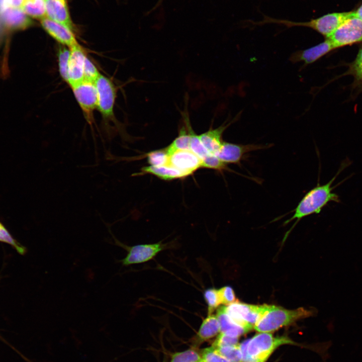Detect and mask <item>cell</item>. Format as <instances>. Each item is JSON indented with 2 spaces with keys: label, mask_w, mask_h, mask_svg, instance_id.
<instances>
[{
  "label": "cell",
  "mask_w": 362,
  "mask_h": 362,
  "mask_svg": "<svg viewBox=\"0 0 362 362\" xmlns=\"http://www.w3.org/2000/svg\"><path fill=\"white\" fill-rule=\"evenodd\" d=\"M349 162V161H348ZM343 161L336 174L327 183L317 186L309 191L302 199L294 210L293 215L285 222L287 224L296 220L294 225L303 218L313 214L319 213L328 203L340 202L339 196L332 191L335 188L332 184L339 173L349 164Z\"/></svg>",
  "instance_id": "1"
},
{
  "label": "cell",
  "mask_w": 362,
  "mask_h": 362,
  "mask_svg": "<svg viewBox=\"0 0 362 362\" xmlns=\"http://www.w3.org/2000/svg\"><path fill=\"white\" fill-rule=\"evenodd\" d=\"M312 312L304 308L287 310L269 305L268 310L258 321L254 329L259 332H270L291 324L301 318L311 315Z\"/></svg>",
  "instance_id": "2"
},
{
  "label": "cell",
  "mask_w": 362,
  "mask_h": 362,
  "mask_svg": "<svg viewBox=\"0 0 362 362\" xmlns=\"http://www.w3.org/2000/svg\"><path fill=\"white\" fill-rule=\"evenodd\" d=\"M292 343L287 337H275L269 332H260L249 339L247 352L242 354V362H265L278 347Z\"/></svg>",
  "instance_id": "3"
},
{
  "label": "cell",
  "mask_w": 362,
  "mask_h": 362,
  "mask_svg": "<svg viewBox=\"0 0 362 362\" xmlns=\"http://www.w3.org/2000/svg\"><path fill=\"white\" fill-rule=\"evenodd\" d=\"M328 39L335 49L362 42V20L353 14Z\"/></svg>",
  "instance_id": "4"
},
{
  "label": "cell",
  "mask_w": 362,
  "mask_h": 362,
  "mask_svg": "<svg viewBox=\"0 0 362 362\" xmlns=\"http://www.w3.org/2000/svg\"><path fill=\"white\" fill-rule=\"evenodd\" d=\"M114 240L116 245L123 248L127 251L125 257L120 261L122 265L125 266L146 262L152 259L167 246L165 244L159 242L128 246L115 238Z\"/></svg>",
  "instance_id": "5"
},
{
  "label": "cell",
  "mask_w": 362,
  "mask_h": 362,
  "mask_svg": "<svg viewBox=\"0 0 362 362\" xmlns=\"http://www.w3.org/2000/svg\"><path fill=\"white\" fill-rule=\"evenodd\" d=\"M95 84L97 92L98 109L105 119L112 118L116 98V89L113 82L100 74Z\"/></svg>",
  "instance_id": "6"
},
{
  "label": "cell",
  "mask_w": 362,
  "mask_h": 362,
  "mask_svg": "<svg viewBox=\"0 0 362 362\" xmlns=\"http://www.w3.org/2000/svg\"><path fill=\"white\" fill-rule=\"evenodd\" d=\"M74 95L86 120L91 122L93 112L97 108V92L95 83L84 80L71 87Z\"/></svg>",
  "instance_id": "7"
},
{
  "label": "cell",
  "mask_w": 362,
  "mask_h": 362,
  "mask_svg": "<svg viewBox=\"0 0 362 362\" xmlns=\"http://www.w3.org/2000/svg\"><path fill=\"white\" fill-rule=\"evenodd\" d=\"M272 144H237L223 141L216 156L225 163L240 164L245 154L270 147Z\"/></svg>",
  "instance_id": "8"
},
{
  "label": "cell",
  "mask_w": 362,
  "mask_h": 362,
  "mask_svg": "<svg viewBox=\"0 0 362 362\" xmlns=\"http://www.w3.org/2000/svg\"><path fill=\"white\" fill-rule=\"evenodd\" d=\"M202 160L191 150H178L169 155L167 165L184 172L187 176L201 167Z\"/></svg>",
  "instance_id": "9"
},
{
  "label": "cell",
  "mask_w": 362,
  "mask_h": 362,
  "mask_svg": "<svg viewBox=\"0 0 362 362\" xmlns=\"http://www.w3.org/2000/svg\"><path fill=\"white\" fill-rule=\"evenodd\" d=\"M334 49L335 48L331 41L325 38L322 42L315 46L293 53L290 60L293 63L303 62L305 65L310 64Z\"/></svg>",
  "instance_id": "10"
},
{
  "label": "cell",
  "mask_w": 362,
  "mask_h": 362,
  "mask_svg": "<svg viewBox=\"0 0 362 362\" xmlns=\"http://www.w3.org/2000/svg\"><path fill=\"white\" fill-rule=\"evenodd\" d=\"M41 24L45 31L60 43L69 48L79 45L72 30L66 26L47 17L41 20Z\"/></svg>",
  "instance_id": "11"
},
{
  "label": "cell",
  "mask_w": 362,
  "mask_h": 362,
  "mask_svg": "<svg viewBox=\"0 0 362 362\" xmlns=\"http://www.w3.org/2000/svg\"><path fill=\"white\" fill-rule=\"evenodd\" d=\"M67 83L71 87L84 80V64L86 55L79 45L69 48Z\"/></svg>",
  "instance_id": "12"
},
{
  "label": "cell",
  "mask_w": 362,
  "mask_h": 362,
  "mask_svg": "<svg viewBox=\"0 0 362 362\" xmlns=\"http://www.w3.org/2000/svg\"><path fill=\"white\" fill-rule=\"evenodd\" d=\"M0 16L4 26L11 31L23 30L33 24L21 8L8 7L0 13Z\"/></svg>",
  "instance_id": "13"
},
{
  "label": "cell",
  "mask_w": 362,
  "mask_h": 362,
  "mask_svg": "<svg viewBox=\"0 0 362 362\" xmlns=\"http://www.w3.org/2000/svg\"><path fill=\"white\" fill-rule=\"evenodd\" d=\"M46 16L60 23L72 31V23L68 10L66 0H45Z\"/></svg>",
  "instance_id": "14"
},
{
  "label": "cell",
  "mask_w": 362,
  "mask_h": 362,
  "mask_svg": "<svg viewBox=\"0 0 362 362\" xmlns=\"http://www.w3.org/2000/svg\"><path fill=\"white\" fill-rule=\"evenodd\" d=\"M235 120L224 123L215 129H209L207 131L199 135V138L207 151L216 155L223 142L222 136L224 131Z\"/></svg>",
  "instance_id": "15"
},
{
  "label": "cell",
  "mask_w": 362,
  "mask_h": 362,
  "mask_svg": "<svg viewBox=\"0 0 362 362\" xmlns=\"http://www.w3.org/2000/svg\"><path fill=\"white\" fill-rule=\"evenodd\" d=\"M216 315L220 324V333L238 337L248 332L229 317L225 311L224 306L220 307L217 310Z\"/></svg>",
  "instance_id": "16"
},
{
  "label": "cell",
  "mask_w": 362,
  "mask_h": 362,
  "mask_svg": "<svg viewBox=\"0 0 362 362\" xmlns=\"http://www.w3.org/2000/svg\"><path fill=\"white\" fill-rule=\"evenodd\" d=\"M141 173L154 175L165 180L184 178L188 176L184 172L169 165L147 166L141 168Z\"/></svg>",
  "instance_id": "17"
},
{
  "label": "cell",
  "mask_w": 362,
  "mask_h": 362,
  "mask_svg": "<svg viewBox=\"0 0 362 362\" xmlns=\"http://www.w3.org/2000/svg\"><path fill=\"white\" fill-rule=\"evenodd\" d=\"M220 332V324L216 314H208L204 319L197 333L199 341L209 340Z\"/></svg>",
  "instance_id": "18"
},
{
  "label": "cell",
  "mask_w": 362,
  "mask_h": 362,
  "mask_svg": "<svg viewBox=\"0 0 362 362\" xmlns=\"http://www.w3.org/2000/svg\"><path fill=\"white\" fill-rule=\"evenodd\" d=\"M191 136L185 123L183 121L178 130L177 136L165 148L168 154L170 155L178 150H191Z\"/></svg>",
  "instance_id": "19"
},
{
  "label": "cell",
  "mask_w": 362,
  "mask_h": 362,
  "mask_svg": "<svg viewBox=\"0 0 362 362\" xmlns=\"http://www.w3.org/2000/svg\"><path fill=\"white\" fill-rule=\"evenodd\" d=\"M21 8L33 18L41 20L46 17L45 0H24Z\"/></svg>",
  "instance_id": "20"
},
{
  "label": "cell",
  "mask_w": 362,
  "mask_h": 362,
  "mask_svg": "<svg viewBox=\"0 0 362 362\" xmlns=\"http://www.w3.org/2000/svg\"><path fill=\"white\" fill-rule=\"evenodd\" d=\"M169 157L165 149L152 151L148 152L146 156L148 163L156 166L167 165Z\"/></svg>",
  "instance_id": "21"
},
{
  "label": "cell",
  "mask_w": 362,
  "mask_h": 362,
  "mask_svg": "<svg viewBox=\"0 0 362 362\" xmlns=\"http://www.w3.org/2000/svg\"><path fill=\"white\" fill-rule=\"evenodd\" d=\"M220 354L231 362H242V354L239 344L214 347Z\"/></svg>",
  "instance_id": "22"
},
{
  "label": "cell",
  "mask_w": 362,
  "mask_h": 362,
  "mask_svg": "<svg viewBox=\"0 0 362 362\" xmlns=\"http://www.w3.org/2000/svg\"><path fill=\"white\" fill-rule=\"evenodd\" d=\"M202 360V355L198 351L189 349L174 353L170 362H199Z\"/></svg>",
  "instance_id": "23"
},
{
  "label": "cell",
  "mask_w": 362,
  "mask_h": 362,
  "mask_svg": "<svg viewBox=\"0 0 362 362\" xmlns=\"http://www.w3.org/2000/svg\"><path fill=\"white\" fill-rule=\"evenodd\" d=\"M70 51L65 47H60L58 52L59 70L61 77L67 82L68 66Z\"/></svg>",
  "instance_id": "24"
},
{
  "label": "cell",
  "mask_w": 362,
  "mask_h": 362,
  "mask_svg": "<svg viewBox=\"0 0 362 362\" xmlns=\"http://www.w3.org/2000/svg\"><path fill=\"white\" fill-rule=\"evenodd\" d=\"M204 298L208 306V314L213 313L214 311L221 304L218 290L214 288L205 290Z\"/></svg>",
  "instance_id": "25"
},
{
  "label": "cell",
  "mask_w": 362,
  "mask_h": 362,
  "mask_svg": "<svg viewBox=\"0 0 362 362\" xmlns=\"http://www.w3.org/2000/svg\"><path fill=\"white\" fill-rule=\"evenodd\" d=\"M0 242L11 245L21 254H25L26 251V248L13 238L7 229L1 222Z\"/></svg>",
  "instance_id": "26"
},
{
  "label": "cell",
  "mask_w": 362,
  "mask_h": 362,
  "mask_svg": "<svg viewBox=\"0 0 362 362\" xmlns=\"http://www.w3.org/2000/svg\"><path fill=\"white\" fill-rule=\"evenodd\" d=\"M201 167L222 171L228 169V167L224 162H222L216 156L209 154L202 160Z\"/></svg>",
  "instance_id": "27"
},
{
  "label": "cell",
  "mask_w": 362,
  "mask_h": 362,
  "mask_svg": "<svg viewBox=\"0 0 362 362\" xmlns=\"http://www.w3.org/2000/svg\"><path fill=\"white\" fill-rule=\"evenodd\" d=\"M201 355L204 362H231L220 354L213 346L205 348Z\"/></svg>",
  "instance_id": "28"
},
{
  "label": "cell",
  "mask_w": 362,
  "mask_h": 362,
  "mask_svg": "<svg viewBox=\"0 0 362 362\" xmlns=\"http://www.w3.org/2000/svg\"><path fill=\"white\" fill-rule=\"evenodd\" d=\"M84 80L95 83L100 73L95 65L86 56L84 64Z\"/></svg>",
  "instance_id": "29"
},
{
  "label": "cell",
  "mask_w": 362,
  "mask_h": 362,
  "mask_svg": "<svg viewBox=\"0 0 362 362\" xmlns=\"http://www.w3.org/2000/svg\"><path fill=\"white\" fill-rule=\"evenodd\" d=\"M221 304L226 305L238 301L233 289L230 286H224L218 290Z\"/></svg>",
  "instance_id": "30"
},
{
  "label": "cell",
  "mask_w": 362,
  "mask_h": 362,
  "mask_svg": "<svg viewBox=\"0 0 362 362\" xmlns=\"http://www.w3.org/2000/svg\"><path fill=\"white\" fill-rule=\"evenodd\" d=\"M350 72L359 81H362V46L350 65Z\"/></svg>",
  "instance_id": "31"
},
{
  "label": "cell",
  "mask_w": 362,
  "mask_h": 362,
  "mask_svg": "<svg viewBox=\"0 0 362 362\" xmlns=\"http://www.w3.org/2000/svg\"><path fill=\"white\" fill-rule=\"evenodd\" d=\"M238 337H233L220 333L213 343L212 346L217 347L224 346H234L238 345Z\"/></svg>",
  "instance_id": "32"
},
{
  "label": "cell",
  "mask_w": 362,
  "mask_h": 362,
  "mask_svg": "<svg viewBox=\"0 0 362 362\" xmlns=\"http://www.w3.org/2000/svg\"><path fill=\"white\" fill-rule=\"evenodd\" d=\"M24 0H5L8 7L21 8Z\"/></svg>",
  "instance_id": "33"
},
{
  "label": "cell",
  "mask_w": 362,
  "mask_h": 362,
  "mask_svg": "<svg viewBox=\"0 0 362 362\" xmlns=\"http://www.w3.org/2000/svg\"><path fill=\"white\" fill-rule=\"evenodd\" d=\"M353 13L355 16L362 20V4L353 11Z\"/></svg>",
  "instance_id": "34"
},
{
  "label": "cell",
  "mask_w": 362,
  "mask_h": 362,
  "mask_svg": "<svg viewBox=\"0 0 362 362\" xmlns=\"http://www.w3.org/2000/svg\"><path fill=\"white\" fill-rule=\"evenodd\" d=\"M199 362H204V361H203V360H201V361H199Z\"/></svg>",
  "instance_id": "35"
}]
</instances>
